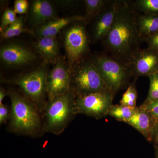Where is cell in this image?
Masks as SVG:
<instances>
[{
    "label": "cell",
    "instance_id": "obj_1",
    "mask_svg": "<svg viewBox=\"0 0 158 158\" xmlns=\"http://www.w3.org/2000/svg\"><path fill=\"white\" fill-rule=\"evenodd\" d=\"M136 16L132 6L120 1L113 26L103 40L113 58L126 64L130 57L140 49L143 40L137 27Z\"/></svg>",
    "mask_w": 158,
    "mask_h": 158
},
{
    "label": "cell",
    "instance_id": "obj_2",
    "mask_svg": "<svg viewBox=\"0 0 158 158\" xmlns=\"http://www.w3.org/2000/svg\"><path fill=\"white\" fill-rule=\"evenodd\" d=\"M11 115L8 130L16 135L37 137L44 132L42 115L35 105L24 95L8 92Z\"/></svg>",
    "mask_w": 158,
    "mask_h": 158
},
{
    "label": "cell",
    "instance_id": "obj_3",
    "mask_svg": "<svg viewBox=\"0 0 158 158\" xmlns=\"http://www.w3.org/2000/svg\"><path fill=\"white\" fill-rule=\"evenodd\" d=\"M75 94L71 90L54 98L48 100L42 115L44 132L60 135L76 116L74 104Z\"/></svg>",
    "mask_w": 158,
    "mask_h": 158
},
{
    "label": "cell",
    "instance_id": "obj_4",
    "mask_svg": "<svg viewBox=\"0 0 158 158\" xmlns=\"http://www.w3.org/2000/svg\"><path fill=\"white\" fill-rule=\"evenodd\" d=\"M71 89L76 96L111 91L97 68L93 59H83L73 66L72 69Z\"/></svg>",
    "mask_w": 158,
    "mask_h": 158
},
{
    "label": "cell",
    "instance_id": "obj_5",
    "mask_svg": "<svg viewBox=\"0 0 158 158\" xmlns=\"http://www.w3.org/2000/svg\"><path fill=\"white\" fill-rule=\"evenodd\" d=\"M45 69L42 67L29 73L21 75L9 80L3 79L5 83L17 85L42 113L47 101Z\"/></svg>",
    "mask_w": 158,
    "mask_h": 158
},
{
    "label": "cell",
    "instance_id": "obj_6",
    "mask_svg": "<svg viewBox=\"0 0 158 158\" xmlns=\"http://www.w3.org/2000/svg\"><path fill=\"white\" fill-rule=\"evenodd\" d=\"M93 60L108 88L114 94L127 85L132 74L126 64L105 55L96 56Z\"/></svg>",
    "mask_w": 158,
    "mask_h": 158
},
{
    "label": "cell",
    "instance_id": "obj_7",
    "mask_svg": "<svg viewBox=\"0 0 158 158\" xmlns=\"http://www.w3.org/2000/svg\"><path fill=\"white\" fill-rule=\"evenodd\" d=\"M86 19L69 25L64 34V46L71 69L83 60L89 51V38L86 29Z\"/></svg>",
    "mask_w": 158,
    "mask_h": 158
},
{
    "label": "cell",
    "instance_id": "obj_8",
    "mask_svg": "<svg viewBox=\"0 0 158 158\" xmlns=\"http://www.w3.org/2000/svg\"><path fill=\"white\" fill-rule=\"evenodd\" d=\"M115 94L111 91L98 92L76 96L74 110L76 115L83 114L98 119L107 116L113 105Z\"/></svg>",
    "mask_w": 158,
    "mask_h": 158
},
{
    "label": "cell",
    "instance_id": "obj_9",
    "mask_svg": "<svg viewBox=\"0 0 158 158\" xmlns=\"http://www.w3.org/2000/svg\"><path fill=\"white\" fill-rule=\"evenodd\" d=\"M47 74V91L48 101L70 91L72 69L63 60L59 59Z\"/></svg>",
    "mask_w": 158,
    "mask_h": 158
},
{
    "label": "cell",
    "instance_id": "obj_10",
    "mask_svg": "<svg viewBox=\"0 0 158 158\" xmlns=\"http://www.w3.org/2000/svg\"><path fill=\"white\" fill-rule=\"evenodd\" d=\"M127 65L135 77H148L158 72V52L148 48L138 50L130 57Z\"/></svg>",
    "mask_w": 158,
    "mask_h": 158
},
{
    "label": "cell",
    "instance_id": "obj_11",
    "mask_svg": "<svg viewBox=\"0 0 158 158\" xmlns=\"http://www.w3.org/2000/svg\"><path fill=\"white\" fill-rule=\"evenodd\" d=\"M0 58L8 66L17 67L27 65L36 59L35 54L25 46L11 43L2 47Z\"/></svg>",
    "mask_w": 158,
    "mask_h": 158
},
{
    "label": "cell",
    "instance_id": "obj_12",
    "mask_svg": "<svg viewBox=\"0 0 158 158\" xmlns=\"http://www.w3.org/2000/svg\"><path fill=\"white\" fill-rule=\"evenodd\" d=\"M119 2V1H111L94 19L91 30V38L93 41L103 40L109 33L116 18Z\"/></svg>",
    "mask_w": 158,
    "mask_h": 158
},
{
    "label": "cell",
    "instance_id": "obj_13",
    "mask_svg": "<svg viewBox=\"0 0 158 158\" xmlns=\"http://www.w3.org/2000/svg\"><path fill=\"white\" fill-rule=\"evenodd\" d=\"M27 14L30 23L36 27L57 17L56 12L53 6L46 0L31 2Z\"/></svg>",
    "mask_w": 158,
    "mask_h": 158
},
{
    "label": "cell",
    "instance_id": "obj_14",
    "mask_svg": "<svg viewBox=\"0 0 158 158\" xmlns=\"http://www.w3.org/2000/svg\"><path fill=\"white\" fill-rule=\"evenodd\" d=\"M85 19V17L79 15L56 17L35 27L33 34L37 39L42 37H56L58 33L65 27L77 21Z\"/></svg>",
    "mask_w": 158,
    "mask_h": 158
},
{
    "label": "cell",
    "instance_id": "obj_15",
    "mask_svg": "<svg viewBox=\"0 0 158 158\" xmlns=\"http://www.w3.org/2000/svg\"><path fill=\"white\" fill-rule=\"evenodd\" d=\"M126 123L135 128L147 141L152 142L156 121L146 110L140 106L137 107L133 116Z\"/></svg>",
    "mask_w": 158,
    "mask_h": 158
},
{
    "label": "cell",
    "instance_id": "obj_16",
    "mask_svg": "<svg viewBox=\"0 0 158 158\" xmlns=\"http://www.w3.org/2000/svg\"><path fill=\"white\" fill-rule=\"evenodd\" d=\"M33 47L40 54L45 63H56L59 60V43L56 37H45L37 39Z\"/></svg>",
    "mask_w": 158,
    "mask_h": 158
},
{
    "label": "cell",
    "instance_id": "obj_17",
    "mask_svg": "<svg viewBox=\"0 0 158 158\" xmlns=\"http://www.w3.org/2000/svg\"><path fill=\"white\" fill-rule=\"evenodd\" d=\"M138 31L142 40L158 32V16L142 14L136 16Z\"/></svg>",
    "mask_w": 158,
    "mask_h": 158
},
{
    "label": "cell",
    "instance_id": "obj_18",
    "mask_svg": "<svg viewBox=\"0 0 158 158\" xmlns=\"http://www.w3.org/2000/svg\"><path fill=\"white\" fill-rule=\"evenodd\" d=\"M111 1L107 0H85L86 17L87 23L94 19L110 4Z\"/></svg>",
    "mask_w": 158,
    "mask_h": 158
},
{
    "label": "cell",
    "instance_id": "obj_19",
    "mask_svg": "<svg viewBox=\"0 0 158 158\" xmlns=\"http://www.w3.org/2000/svg\"><path fill=\"white\" fill-rule=\"evenodd\" d=\"M136 108L130 107L121 104L113 105L108 112V115L118 121L126 123L133 116Z\"/></svg>",
    "mask_w": 158,
    "mask_h": 158
},
{
    "label": "cell",
    "instance_id": "obj_20",
    "mask_svg": "<svg viewBox=\"0 0 158 158\" xmlns=\"http://www.w3.org/2000/svg\"><path fill=\"white\" fill-rule=\"evenodd\" d=\"M26 32H29L32 34V32L26 28L23 17L20 16L18 18L15 22L1 32V36L3 39H10L19 36Z\"/></svg>",
    "mask_w": 158,
    "mask_h": 158
},
{
    "label": "cell",
    "instance_id": "obj_21",
    "mask_svg": "<svg viewBox=\"0 0 158 158\" xmlns=\"http://www.w3.org/2000/svg\"><path fill=\"white\" fill-rule=\"evenodd\" d=\"M132 6L135 11L158 16V0H137Z\"/></svg>",
    "mask_w": 158,
    "mask_h": 158
},
{
    "label": "cell",
    "instance_id": "obj_22",
    "mask_svg": "<svg viewBox=\"0 0 158 158\" xmlns=\"http://www.w3.org/2000/svg\"><path fill=\"white\" fill-rule=\"evenodd\" d=\"M138 94L135 85L134 83L130 84L127 90L123 95L120 101V104L127 106L130 107L135 108Z\"/></svg>",
    "mask_w": 158,
    "mask_h": 158
},
{
    "label": "cell",
    "instance_id": "obj_23",
    "mask_svg": "<svg viewBox=\"0 0 158 158\" xmlns=\"http://www.w3.org/2000/svg\"><path fill=\"white\" fill-rule=\"evenodd\" d=\"M148 77L150 81L149 90L144 103L158 100V72L152 74Z\"/></svg>",
    "mask_w": 158,
    "mask_h": 158
},
{
    "label": "cell",
    "instance_id": "obj_24",
    "mask_svg": "<svg viewBox=\"0 0 158 158\" xmlns=\"http://www.w3.org/2000/svg\"><path fill=\"white\" fill-rule=\"evenodd\" d=\"M18 18L17 14L15 12L14 9L7 8L2 15L0 32H2L9 26L15 22Z\"/></svg>",
    "mask_w": 158,
    "mask_h": 158
},
{
    "label": "cell",
    "instance_id": "obj_25",
    "mask_svg": "<svg viewBox=\"0 0 158 158\" xmlns=\"http://www.w3.org/2000/svg\"><path fill=\"white\" fill-rule=\"evenodd\" d=\"M140 107L146 110L156 122L158 121V100L149 102H144Z\"/></svg>",
    "mask_w": 158,
    "mask_h": 158
},
{
    "label": "cell",
    "instance_id": "obj_26",
    "mask_svg": "<svg viewBox=\"0 0 158 158\" xmlns=\"http://www.w3.org/2000/svg\"><path fill=\"white\" fill-rule=\"evenodd\" d=\"M29 8L28 2L26 0H15L14 2V10L16 14H27Z\"/></svg>",
    "mask_w": 158,
    "mask_h": 158
},
{
    "label": "cell",
    "instance_id": "obj_27",
    "mask_svg": "<svg viewBox=\"0 0 158 158\" xmlns=\"http://www.w3.org/2000/svg\"><path fill=\"white\" fill-rule=\"evenodd\" d=\"M11 115V108L3 103L0 104V124H6L10 119Z\"/></svg>",
    "mask_w": 158,
    "mask_h": 158
},
{
    "label": "cell",
    "instance_id": "obj_28",
    "mask_svg": "<svg viewBox=\"0 0 158 158\" xmlns=\"http://www.w3.org/2000/svg\"><path fill=\"white\" fill-rule=\"evenodd\" d=\"M148 48L158 52V32L148 37L145 39Z\"/></svg>",
    "mask_w": 158,
    "mask_h": 158
},
{
    "label": "cell",
    "instance_id": "obj_29",
    "mask_svg": "<svg viewBox=\"0 0 158 158\" xmlns=\"http://www.w3.org/2000/svg\"><path fill=\"white\" fill-rule=\"evenodd\" d=\"M152 142L154 143V145H158V121L156 122L153 130Z\"/></svg>",
    "mask_w": 158,
    "mask_h": 158
},
{
    "label": "cell",
    "instance_id": "obj_30",
    "mask_svg": "<svg viewBox=\"0 0 158 158\" xmlns=\"http://www.w3.org/2000/svg\"><path fill=\"white\" fill-rule=\"evenodd\" d=\"M8 95V92H7L4 88L1 87L0 89V104L3 103V99Z\"/></svg>",
    "mask_w": 158,
    "mask_h": 158
},
{
    "label": "cell",
    "instance_id": "obj_31",
    "mask_svg": "<svg viewBox=\"0 0 158 158\" xmlns=\"http://www.w3.org/2000/svg\"><path fill=\"white\" fill-rule=\"evenodd\" d=\"M155 152L156 158H158V145H154Z\"/></svg>",
    "mask_w": 158,
    "mask_h": 158
}]
</instances>
